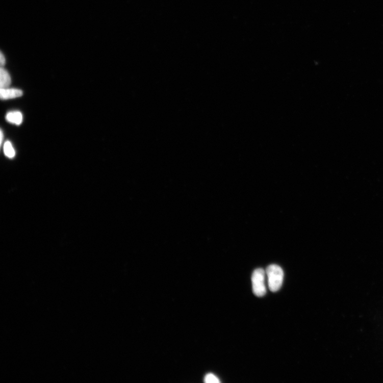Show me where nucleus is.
Segmentation results:
<instances>
[{
	"instance_id": "f257e3e1",
	"label": "nucleus",
	"mask_w": 383,
	"mask_h": 383,
	"mask_svg": "<svg viewBox=\"0 0 383 383\" xmlns=\"http://www.w3.org/2000/svg\"><path fill=\"white\" fill-rule=\"evenodd\" d=\"M268 277V284L269 290L271 292L278 291L281 288L284 279L283 269L278 265H269L266 271Z\"/></svg>"
},
{
	"instance_id": "f03ea898",
	"label": "nucleus",
	"mask_w": 383,
	"mask_h": 383,
	"mask_svg": "<svg viewBox=\"0 0 383 383\" xmlns=\"http://www.w3.org/2000/svg\"><path fill=\"white\" fill-rule=\"evenodd\" d=\"M266 273L262 268L256 269L252 274V283L253 292L258 297H262L266 293L265 278Z\"/></svg>"
},
{
	"instance_id": "7ed1b4c3",
	"label": "nucleus",
	"mask_w": 383,
	"mask_h": 383,
	"mask_svg": "<svg viewBox=\"0 0 383 383\" xmlns=\"http://www.w3.org/2000/svg\"><path fill=\"white\" fill-rule=\"evenodd\" d=\"M23 92L21 90L17 89H1L0 90V96L2 100H6L20 97Z\"/></svg>"
},
{
	"instance_id": "20e7f679",
	"label": "nucleus",
	"mask_w": 383,
	"mask_h": 383,
	"mask_svg": "<svg viewBox=\"0 0 383 383\" xmlns=\"http://www.w3.org/2000/svg\"><path fill=\"white\" fill-rule=\"evenodd\" d=\"M6 119L13 124L19 125L22 122V115L19 111H11L7 114Z\"/></svg>"
},
{
	"instance_id": "39448f33",
	"label": "nucleus",
	"mask_w": 383,
	"mask_h": 383,
	"mask_svg": "<svg viewBox=\"0 0 383 383\" xmlns=\"http://www.w3.org/2000/svg\"><path fill=\"white\" fill-rule=\"evenodd\" d=\"M11 79L8 72L4 68L0 70V86L1 89L8 88L11 84Z\"/></svg>"
},
{
	"instance_id": "423d86ee",
	"label": "nucleus",
	"mask_w": 383,
	"mask_h": 383,
	"mask_svg": "<svg viewBox=\"0 0 383 383\" xmlns=\"http://www.w3.org/2000/svg\"><path fill=\"white\" fill-rule=\"evenodd\" d=\"M4 153L9 158H13L15 156V151L12 144L9 141H7L4 146Z\"/></svg>"
},
{
	"instance_id": "0eeeda50",
	"label": "nucleus",
	"mask_w": 383,
	"mask_h": 383,
	"mask_svg": "<svg viewBox=\"0 0 383 383\" xmlns=\"http://www.w3.org/2000/svg\"><path fill=\"white\" fill-rule=\"evenodd\" d=\"M205 382L207 383H219V378L213 374H208L205 377Z\"/></svg>"
},
{
	"instance_id": "6e6552de",
	"label": "nucleus",
	"mask_w": 383,
	"mask_h": 383,
	"mask_svg": "<svg viewBox=\"0 0 383 383\" xmlns=\"http://www.w3.org/2000/svg\"><path fill=\"white\" fill-rule=\"evenodd\" d=\"M0 59H1V64H2V66L5 65L6 60H5V58L4 56V55H3V54H1V58H0Z\"/></svg>"
},
{
	"instance_id": "1a4fd4ad",
	"label": "nucleus",
	"mask_w": 383,
	"mask_h": 383,
	"mask_svg": "<svg viewBox=\"0 0 383 383\" xmlns=\"http://www.w3.org/2000/svg\"><path fill=\"white\" fill-rule=\"evenodd\" d=\"M1 137V140H0V141H1V145H2L3 143V138H4V134H3V132L2 130L1 131V137Z\"/></svg>"
}]
</instances>
